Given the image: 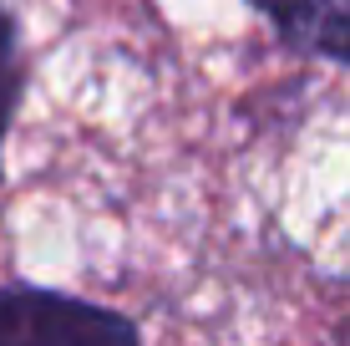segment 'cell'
Here are the masks:
<instances>
[{
    "label": "cell",
    "mask_w": 350,
    "mask_h": 346,
    "mask_svg": "<svg viewBox=\"0 0 350 346\" xmlns=\"http://www.w3.org/2000/svg\"><path fill=\"white\" fill-rule=\"evenodd\" d=\"M274 26L280 46L310 62L350 66V0H244Z\"/></svg>",
    "instance_id": "7a4b0ae2"
},
{
    "label": "cell",
    "mask_w": 350,
    "mask_h": 346,
    "mask_svg": "<svg viewBox=\"0 0 350 346\" xmlns=\"http://www.w3.org/2000/svg\"><path fill=\"white\" fill-rule=\"evenodd\" d=\"M26 97V41H21L16 10L0 0V184H5V143Z\"/></svg>",
    "instance_id": "3957f363"
},
{
    "label": "cell",
    "mask_w": 350,
    "mask_h": 346,
    "mask_svg": "<svg viewBox=\"0 0 350 346\" xmlns=\"http://www.w3.org/2000/svg\"><path fill=\"white\" fill-rule=\"evenodd\" d=\"M0 346H148L142 326L117 306L56 285H0Z\"/></svg>",
    "instance_id": "6da1fadb"
}]
</instances>
